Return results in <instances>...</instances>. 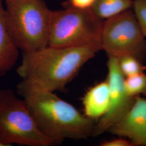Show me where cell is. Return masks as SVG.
Returning <instances> with one entry per match:
<instances>
[{"instance_id": "6", "label": "cell", "mask_w": 146, "mask_h": 146, "mask_svg": "<svg viewBox=\"0 0 146 146\" xmlns=\"http://www.w3.org/2000/svg\"><path fill=\"white\" fill-rule=\"evenodd\" d=\"M102 50L108 58H146V37L132 8L104 20Z\"/></svg>"}, {"instance_id": "2", "label": "cell", "mask_w": 146, "mask_h": 146, "mask_svg": "<svg viewBox=\"0 0 146 146\" xmlns=\"http://www.w3.org/2000/svg\"><path fill=\"white\" fill-rule=\"evenodd\" d=\"M96 52L84 47H47L22 52L16 72L22 80L48 92L62 91Z\"/></svg>"}, {"instance_id": "4", "label": "cell", "mask_w": 146, "mask_h": 146, "mask_svg": "<svg viewBox=\"0 0 146 146\" xmlns=\"http://www.w3.org/2000/svg\"><path fill=\"white\" fill-rule=\"evenodd\" d=\"M90 9H78L67 4L52 11L48 45L84 47L96 53L102 50L104 23Z\"/></svg>"}, {"instance_id": "11", "label": "cell", "mask_w": 146, "mask_h": 146, "mask_svg": "<svg viewBox=\"0 0 146 146\" xmlns=\"http://www.w3.org/2000/svg\"><path fill=\"white\" fill-rule=\"evenodd\" d=\"M133 0H96L91 9L106 20L133 8Z\"/></svg>"}, {"instance_id": "9", "label": "cell", "mask_w": 146, "mask_h": 146, "mask_svg": "<svg viewBox=\"0 0 146 146\" xmlns=\"http://www.w3.org/2000/svg\"><path fill=\"white\" fill-rule=\"evenodd\" d=\"M110 102V86L106 79L89 89L84 95V114L92 120L99 119L107 111Z\"/></svg>"}, {"instance_id": "16", "label": "cell", "mask_w": 146, "mask_h": 146, "mask_svg": "<svg viewBox=\"0 0 146 146\" xmlns=\"http://www.w3.org/2000/svg\"><path fill=\"white\" fill-rule=\"evenodd\" d=\"M102 146H133L131 141L125 137L115 139L110 141H105L102 143Z\"/></svg>"}, {"instance_id": "13", "label": "cell", "mask_w": 146, "mask_h": 146, "mask_svg": "<svg viewBox=\"0 0 146 146\" xmlns=\"http://www.w3.org/2000/svg\"><path fill=\"white\" fill-rule=\"evenodd\" d=\"M120 70L126 78L144 72L146 67L138 58L131 56H125L119 58Z\"/></svg>"}, {"instance_id": "7", "label": "cell", "mask_w": 146, "mask_h": 146, "mask_svg": "<svg viewBox=\"0 0 146 146\" xmlns=\"http://www.w3.org/2000/svg\"><path fill=\"white\" fill-rule=\"evenodd\" d=\"M107 80L110 89V106L106 113L96 123L93 136L108 131L118 122L133 104L135 97L131 96L125 90V78L120 70L119 58H108Z\"/></svg>"}, {"instance_id": "5", "label": "cell", "mask_w": 146, "mask_h": 146, "mask_svg": "<svg viewBox=\"0 0 146 146\" xmlns=\"http://www.w3.org/2000/svg\"><path fill=\"white\" fill-rule=\"evenodd\" d=\"M51 146L56 143L37 125L26 103L12 90H0V145Z\"/></svg>"}, {"instance_id": "12", "label": "cell", "mask_w": 146, "mask_h": 146, "mask_svg": "<svg viewBox=\"0 0 146 146\" xmlns=\"http://www.w3.org/2000/svg\"><path fill=\"white\" fill-rule=\"evenodd\" d=\"M125 86L127 93L131 96L146 95V74L144 72L126 77Z\"/></svg>"}, {"instance_id": "3", "label": "cell", "mask_w": 146, "mask_h": 146, "mask_svg": "<svg viewBox=\"0 0 146 146\" xmlns=\"http://www.w3.org/2000/svg\"><path fill=\"white\" fill-rule=\"evenodd\" d=\"M5 5L6 26L22 52L48 46L52 11L43 0H9Z\"/></svg>"}, {"instance_id": "14", "label": "cell", "mask_w": 146, "mask_h": 146, "mask_svg": "<svg viewBox=\"0 0 146 146\" xmlns=\"http://www.w3.org/2000/svg\"><path fill=\"white\" fill-rule=\"evenodd\" d=\"M133 10L146 37V0H133Z\"/></svg>"}, {"instance_id": "17", "label": "cell", "mask_w": 146, "mask_h": 146, "mask_svg": "<svg viewBox=\"0 0 146 146\" xmlns=\"http://www.w3.org/2000/svg\"><path fill=\"white\" fill-rule=\"evenodd\" d=\"M5 1H9V0H5Z\"/></svg>"}, {"instance_id": "8", "label": "cell", "mask_w": 146, "mask_h": 146, "mask_svg": "<svg viewBox=\"0 0 146 146\" xmlns=\"http://www.w3.org/2000/svg\"><path fill=\"white\" fill-rule=\"evenodd\" d=\"M108 131L127 139L133 146H146V99L135 96L130 110Z\"/></svg>"}, {"instance_id": "10", "label": "cell", "mask_w": 146, "mask_h": 146, "mask_svg": "<svg viewBox=\"0 0 146 146\" xmlns=\"http://www.w3.org/2000/svg\"><path fill=\"white\" fill-rule=\"evenodd\" d=\"M0 0V76L15 66L19 56V49L8 31L5 21V9Z\"/></svg>"}, {"instance_id": "1", "label": "cell", "mask_w": 146, "mask_h": 146, "mask_svg": "<svg viewBox=\"0 0 146 146\" xmlns=\"http://www.w3.org/2000/svg\"><path fill=\"white\" fill-rule=\"evenodd\" d=\"M17 93L26 103L40 130L56 145L67 139L83 140L93 136L94 120L54 92L37 88L22 80L17 86Z\"/></svg>"}, {"instance_id": "15", "label": "cell", "mask_w": 146, "mask_h": 146, "mask_svg": "<svg viewBox=\"0 0 146 146\" xmlns=\"http://www.w3.org/2000/svg\"><path fill=\"white\" fill-rule=\"evenodd\" d=\"M96 0H68L66 4L78 9H90Z\"/></svg>"}]
</instances>
